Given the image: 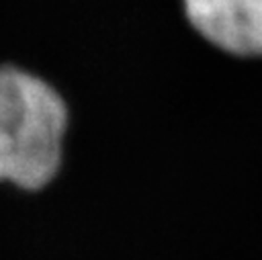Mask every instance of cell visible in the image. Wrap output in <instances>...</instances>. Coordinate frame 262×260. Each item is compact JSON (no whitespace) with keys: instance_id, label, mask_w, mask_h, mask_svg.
Returning <instances> with one entry per match:
<instances>
[{"instance_id":"7a4b0ae2","label":"cell","mask_w":262,"mask_h":260,"mask_svg":"<svg viewBox=\"0 0 262 260\" xmlns=\"http://www.w3.org/2000/svg\"><path fill=\"white\" fill-rule=\"evenodd\" d=\"M192 29L217 49L262 57V0H182Z\"/></svg>"},{"instance_id":"6da1fadb","label":"cell","mask_w":262,"mask_h":260,"mask_svg":"<svg viewBox=\"0 0 262 260\" xmlns=\"http://www.w3.org/2000/svg\"><path fill=\"white\" fill-rule=\"evenodd\" d=\"M70 111L55 86L18 66H0V184L33 192L59 174Z\"/></svg>"}]
</instances>
